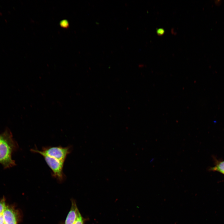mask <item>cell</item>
Returning a JSON list of instances; mask_svg holds the SVG:
<instances>
[{
	"label": "cell",
	"instance_id": "6da1fadb",
	"mask_svg": "<svg viewBox=\"0 0 224 224\" xmlns=\"http://www.w3.org/2000/svg\"><path fill=\"white\" fill-rule=\"evenodd\" d=\"M15 147L12 135L7 130L1 134L0 139V163L5 168L12 167L15 164L12 158V152Z\"/></svg>",
	"mask_w": 224,
	"mask_h": 224
},
{
	"label": "cell",
	"instance_id": "7a4b0ae2",
	"mask_svg": "<svg viewBox=\"0 0 224 224\" xmlns=\"http://www.w3.org/2000/svg\"><path fill=\"white\" fill-rule=\"evenodd\" d=\"M71 150L69 147L60 146L44 147L41 151L35 149H32V152L39 153L43 156L50 157L63 162H64L67 155L70 153Z\"/></svg>",
	"mask_w": 224,
	"mask_h": 224
},
{
	"label": "cell",
	"instance_id": "3957f363",
	"mask_svg": "<svg viewBox=\"0 0 224 224\" xmlns=\"http://www.w3.org/2000/svg\"><path fill=\"white\" fill-rule=\"evenodd\" d=\"M43 156L47 164L51 169L53 176L59 181H62L65 177L63 172L64 162L48 156Z\"/></svg>",
	"mask_w": 224,
	"mask_h": 224
},
{
	"label": "cell",
	"instance_id": "277c9868",
	"mask_svg": "<svg viewBox=\"0 0 224 224\" xmlns=\"http://www.w3.org/2000/svg\"><path fill=\"white\" fill-rule=\"evenodd\" d=\"M3 215L5 224H17V217L13 209L6 206Z\"/></svg>",
	"mask_w": 224,
	"mask_h": 224
},
{
	"label": "cell",
	"instance_id": "5b68a950",
	"mask_svg": "<svg viewBox=\"0 0 224 224\" xmlns=\"http://www.w3.org/2000/svg\"><path fill=\"white\" fill-rule=\"evenodd\" d=\"M79 212L75 202L72 200L71 208L66 218L65 224H74Z\"/></svg>",
	"mask_w": 224,
	"mask_h": 224
},
{
	"label": "cell",
	"instance_id": "8992f818",
	"mask_svg": "<svg viewBox=\"0 0 224 224\" xmlns=\"http://www.w3.org/2000/svg\"><path fill=\"white\" fill-rule=\"evenodd\" d=\"M210 170L224 175V161L217 162L215 166L211 168Z\"/></svg>",
	"mask_w": 224,
	"mask_h": 224
},
{
	"label": "cell",
	"instance_id": "52a82bcc",
	"mask_svg": "<svg viewBox=\"0 0 224 224\" xmlns=\"http://www.w3.org/2000/svg\"><path fill=\"white\" fill-rule=\"evenodd\" d=\"M6 207L5 199L3 198L0 202V215L3 213Z\"/></svg>",
	"mask_w": 224,
	"mask_h": 224
},
{
	"label": "cell",
	"instance_id": "ba28073f",
	"mask_svg": "<svg viewBox=\"0 0 224 224\" xmlns=\"http://www.w3.org/2000/svg\"><path fill=\"white\" fill-rule=\"evenodd\" d=\"M74 224H84L82 217L80 212L78 214L77 219Z\"/></svg>",
	"mask_w": 224,
	"mask_h": 224
},
{
	"label": "cell",
	"instance_id": "9c48e42d",
	"mask_svg": "<svg viewBox=\"0 0 224 224\" xmlns=\"http://www.w3.org/2000/svg\"><path fill=\"white\" fill-rule=\"evenodd\" d=\"M165 31L164 30L161 28H159L156 30L157 34L159 35H162L164 34Z\"/></svg>",
	"mask_w": 224,
	"mask_h": 224
},
{
	"label": "cell",
	"instance_id": "30bf717a",
	"mask_svg": "<svg viewBox=\"0 0 224 224\" xmlns=\"http://www.w3.org/2000/svg\"><path fill=\"white\" fill-rule=\"evenodd\" d=\"M3 213L0 215V224H2L4 223Z\"/></svg>",
	"mask_w": 224,
	"mask_h": 224
},
{
	"label": "cell",
	"instance_id": "8fae6325",
	"mask_svg": "<svg viewBox=\"0 0 224 224\" xmlns=\"http://www.w3.org/2000/svg\"><path fill=\"white\" fill-rule=\"evenodd\" d=\"M1 135H0V138H1Z\"/></svg>",
	"mask_w": 224,
	"mask_h": 224
},
{
	"label": "cell",
	"instance_id": "7c38bea8",
	"mask_svg": "<svg viewBox=\"0 0 224 224\" xmlns=\"http://www.w3.org/2000/svg\"><path fill=\"white\" fill-rule=\"evenodd\" d=\"M5 224V223H3V224Z\"/></svg>",
	"mask_w": 224,
	"mask_h": 224
}]
</instances>
